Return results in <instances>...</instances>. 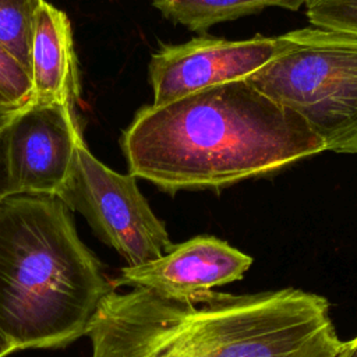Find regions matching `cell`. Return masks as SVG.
I'll return each instance as SVG.
<instances>
[{
	"label": "cell",
	"mask_w": 357,
	"mask_h": 357,
	"mask_svg": "<svg viewBox=\"0 0 357 357\" xmlns=\"http://www.w3.org/2000/svg\"><path fill=\"white\" fill-rule=\"evenodd\" d=\"M86 335L92 357H336L329 301L294 287L187 298L109 291Z\"/></svg>",
	"instance_id": "cell-1"
},
{
	"label": "cell",
	"mask_w": 357,
	"mask_h": 357,
	"mask_svg": "<svg viewBox=\"0 0 357 357\" xmlns=\"http://www.w3.org/2000/svg\"><path fill=\"white\" fill-rule=\"evenodd\" d=\"M121 148L132 176L170 194L225 188L325 151L297 113L245 78L144 106Z\"/></svg>",
	"instance_id": "cell-2"
},
{
	"label": "cell",
	"mask_w": 357,
	"mask_h": 357,
	"mask_svg": "<svg viewBox=\"0 0 357 357\" xmlns=\"http://www.w3.org/2000/svg\"><path fill=\"white\" fill-rule=\"evenodd\" d=\"M112 290L57 195L0 202V332L17 350L63 347L86 335Z\"/></svg>",
	"instance_id": "cell-3"
},
{
	"label": "cell",
	"mask_w": 357,
	"mask_h": 357,
	"mask_svg": "<svg viewBox=\"0 0 357 357\" xmlns=\"http://www.w3.org/2000/svg\"><path fill=\"white\" fill-rule=\"evenodd\" d=\"M278 38L276 54L245 79L297 113L325 151L357 153V33L315 26Z\"/></svg>",
	"instance_id": "cell-4"
},
{
	"label": "cell",
	"mask_w": 357,
	"mask_h": 357,
	"mask_svg": "<svg viewBox=\"0 0 357 357\" xmlns=\"http://www.w3.org/2000/svg\"><path fill=\"white\" fill-rule=\"evenodd\" d=\"M57 197L79 212L96 237L116 250L128 266L166 254L173 243L131 173L121 174L96 159L85 142L74 155Z\"/></svg>",
	"instance_id": "cell-5"
},
{
	"label": "cell",
	"mask_w": 357,
	"mask_h": 357,
	"mask_svg": "<svg viewBox=\"0 0 357 357\" xmlns=\"http://www.w3.org/2000/svg\"><path fill=\"white\" fill-rule=\"evenodd\" d=\"M84 142L78 113L57 103H29L11 119L7 166L11 195H57Z\"/></svg>",
	"instance_id": "cell-6"
},
{
	"label": "cell",
	"mask_w": 357,
	"mask_h": 357,
	"mask_svg": "<svg viewBox=\"0 0 357 357\" xmlns=\"http://www.w3.org/2000/svg\"><path fill=\"white\" fill-rule=\"evenodd\" d=\"M278 47V36L261 35L237 40L201 36L181 45H162L151 56L148 66L152 105L244 79L264 67L276 54Z\"/></svg>",
	"instance_id": "cell-7"
},
{
	"label": "cell",
	"mask_w": 357,
	"mask_h": 357,
	"mask_svg": "<svg viewBox=\"0 0 357 357\" xmlns=\"http://www.w3.org/2000/svg\"><path fill=\"white\" fill-rule=\"evenodd\" d=\"M251 265L252 257L229 243L215 236H195L173 244L155 259L126 265L112 286L141 287L166 297L187 298L243 279Z\"/></svg>",
	"instance_id": "cell-8"
},
{
	"label": "cell",
	"mask_w": 357,
	"mask_h": 357,
	"mask_svg": "<svg viewBox=\"0 0 357 357\" xmlns=\"http://www.w3.org/2000/svg\"><path fill=\"white\" fill-rule=\"evenodd\" d=\"M29 64L31 103H57L77 112L81 85L71 24L46 0L36 13Z\"/></svg>",
	"instance_id": "cell-9"
},
{
	"label": "cell",
	"mask_w": 357,
	"mask_h": 357,
	"mask_svg": "<svg viewBox=\"0 0 357 357\" xmlns=\"http://www.w3.org/2000/svg\"><path fill=\"white\" fill-rule=\"evenodd\" d=\"M307 3L308 0H152L153 7L166 18L197 32L265 8L298 10Z\"/></svg>",
	"instance_id": "cell-10"
},
{
	"label": "cell",
	"mask_w": 357,
	"mask_h": 357,
	"mask_svg": "<svg viewBox=\"0 0 357 357\" xmlns=\"http://www.w3.org/2000/svg\"><path fill=\"white\" fill-rule=\"evenodd\" d=\"M45 0H0V46L28 73L36 13Z\"/></svg>",
	"instance_id": "cell-11"
},
{
	"label": "cell",
	"mask_w": 357,
	"mask_h": 357,
	"mask_svg": "<svg viewBox=\"0 0 357 357\" xmlns=\"http://www.w3.org/2000/svg\"><path fill=\"white\" fill-rule=\"evenodd\" d=\"M305 7L314 26L357 33V0H308Z\"/></svg>",
	"instance_id": "cell-12"
},
{
	"label": "cell",
	"mask_w": 357,
	"mask_h": 357,
	"mask_svg": "<svg viewBox=\"0 0 357 357\" xmlns=\"http://www.w3.org/2000/svg\"><path fill=\"white\" fill-rule=\"evenodd\" d=\"M29 73L0 46V102L21 109L31 103Z\"/></svg>",
	"instance_id": "cell-13"
},
{
	"label": "cell",
	"mask_w": 357,
	"mask_h": 357,
	"mask_svg": "<svg viewBox=\"0 0 357 357\" xmlns=\"http://www.w3.org/2000/svg\"><path fill=\"white\" fill-rule=\"evenodd\" d=\"M11 119L0 124V202L4 198L11 195L8 166H7V139H8V126Z\"/></svg>",
	"instance_id": "cell-14"
},
{
	"label": "cell",
	"mask_w": 357,
	"mask_h": 357,
	"mask_svg": "<svg viewBox=\"0 0 357 357\" xmlns=\"http://www.w3.org/2000/svg\"><path fill=\"white\" fill-rule=\"evenodd\" d=\"M336 357H357V337L350 342H344Z\"/></svg>",
	"instance_id": "cell-15"
},
{
	"label": "cell",
	"mask_w": 357,
	"mask_h": 357,
	"mask_svg": "<svg viewBox=\"0 0 357 357\" xmlns=\"http://www.w3.org/2000/svg\"><path fill=\"white\" fill-rule=\"evenodd\" d=\"M22 109V107H21ZM20 109H15V107H11L3 102H0V124L10 120Z\"/></svg>",
	"instance_id": "cell-16"
},
{
	"label": "cell",
	"mask_w": 357,
	"mask_h": 357,
	"mask_svg": "<svg viewBox=\"0 0 357 357\" xmlns=\"http://www.w3.org/2000/svg\"><path fill=\"white\" fill-rule=\"evenodd\" d=\"M14 350H17L14 347V344L0 332V357H6L7 354L13 353Z\"/></svg>",
	"instance_id": "cell-17"
}]
</instances>
